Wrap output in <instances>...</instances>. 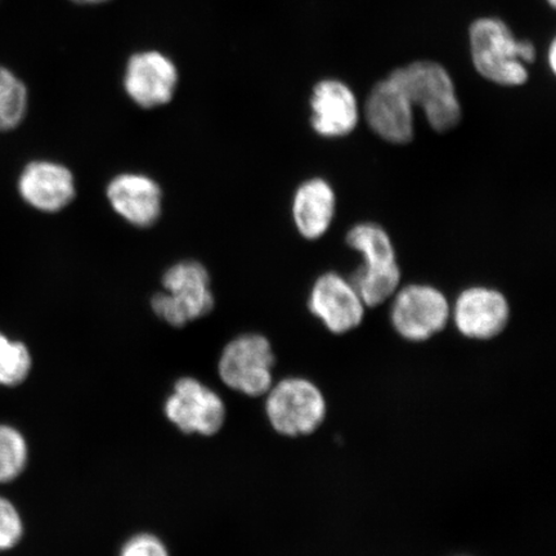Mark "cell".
Wrapping results in <instances>:
<instances>
[{"label": "cell", "instance_id": "cell-20", "mask_svg": "<svg viewBox=\"0 0 556 556\" xmlns=\"http://www.w3.org/2000/svg\"><path fill=\"white\" fill-rule=\"evenodd\" d=\"M24 534V523L16 506L0 497V552L15 547Z\"/></svg>", "mask_w": 556, "mask_h": 556}, {"label": "cell", "instance_id": "cell-21", "mask_svg": "<svg viewBox=\"0 0 556 556\" xmlns=\"http://www.w3.org/2000/svg\"><path fill=\"white\" fill-rule=\"evenodd\" d=\"M119 556H170L162 539L152 533H138L122 546Z\"/></svg>", "mask_w": 556, "mask_h": 556}, {"label": "cell", "instance_id": "cell-12", "mask_svg": "<svg viewBox=\"0 0 556 556\" xmlns=\"http://www.w3.org/2000/svg\"><path fill=\"white\" fill-rule=\"evenodd\" d=\"M451 316L465 338L490 340L498 337L509 324L510 305L495 289L469 288L458 295Z\"/></svg>", "mask_w": 556, "mask_h": 556}, {"label": "cell", "instance_id": "cell-1", "mask_svg": "<svg viewBox=\"0 0 556 556\" xmlns=\"http://www.w3.org/2000/svg\"><path fill=\"white\" fill-rule=\"evenodd\" d=\"M469 48L472 66L493 85L525 86L536 60V46L531 40L518 39L504 20L479 17L469 26Z\"/></svg>", "mask_w": 556, "mask_h": 556}, {"label": "cell", "instance_id": "cell-14", "mask_svg": "<svg viewBox=\"0 0 556 556\" xmlns=\"http://www.w3.org/2000/svg\"><path fill=\"white\" fill-rule=\"evenodd\" d=\"M311 125L318 136H350L359 121V106L352 88L339 79H323L313 87Z\"/></svg>", "mask_w": 556, "mask_h": 556}, {"label": "cell", "instance_id": "cell-19", "mask_svg": "<svg viewBox=\"0 0 556 556\" xmlns=\"http://www.w3.org/2000/svg\"><path fill=\"white\" fill-rule=\"evenodd\" d=\"M29 448L23 434L10 426H0V483L15 481L24 471Z\"/></svg>", "mask_w": 556, "mask_h": 556}, {"label": "cell", "instance_id": "cell-10", "mask_svg": "<svg viewBox=\"0 0 556 556\" xmlns=\"http://www.w3.org/2000/svg\"><path fill=\"white\" fill-rule=\"evenodd\" d=\"M308 308L336 336L357 329L366 305L351 281L336 273L319 276L313 285Z\"/></svg>", "mask_w": 556, "mask_h": 556}, {"label": "cell", "instance_id": "cell-17", "mask_svg": "<svg viewBox=\"0 0 556 556\" xmlns=\"http://www.w3.org/2000/svg\"><path fill=\"white\" fill-rule=\"evenodd\" d=\"M29 108V92L11 70L0 66V131L20 127Z\"/></svg>", "mask_w": 556, "mask_h": 556}, {"label": "cell", "instance_id": "cell-2", "mask_svg": "<svg viewBox=\"0 0 556 556\" xmlns=\"http://www.w3.org/2000/svg\"><path fill=\"white\" fill-rule=\"evenodd\" d=\"M434 130L447 131L462 122L463 109L447 68L432 60H417L388 74Z\"/></svg>", "mask_w": 556, "mask_h": 556}, {"label": "cell", "instance_id": "cell-7", "mask_svg": "<svg viewBox=\"0 0 556 556\" xmlns=\"http://www.w3.org/2000/svg\"><path fill=\"white\" fill-rule=\"evenodd\" d=\"M164 414L185 434L212 437L224 428L227 408L220 395L197 378H180L164 405Z\"/></svg>", "mask_w": 556, "mask_h": 556}, {"label": "cell", "instance_id": "cell-11", "mask_svg": "<svg viewBox=\"0 0 556 556\" xmlns=\"http://www.w3.org/2000/svg\"><path fill=\"white\" fill-rule=\"evenodd\" d=\"M17 189L25 203L41 213H60L76 198L72 169L52 160H35L20 174Z\"/></svg>", "mask_w": 556, "mask_h": 556}, {"label": "cell", "instance_id": "cell-15", "mask_svg": "<svg viewBox=\"0 0 556 556\" xmlns=\"http://www.w3.org/2000/svg\"><path fill=\"white\" fill-rule=\"evenodd\" d=\"M337 198L323 178L305 180L293 199V219L298 232L307 240H318L329 231L336 217Z\"/></svg>", "mask_w": 556, "mask_h": 556}, {"label": "cell", "instance_id": "cell-24", "mask_svg": "<svg viewBox=\"0 0 556 556\" xmlns=\"http://www.w3.org/2000/svg\"><path fill=\"white\" fill-rule=\"evenodd\" d=\"M546 3L552 7V9H555L556 7V0H546Z\"/></svg>", "mask_w": 556, "mask_h": 556}, {"label": "cell", "instance_id": "cell-22", "mask_svg": "<svg viewBox=\"0 0 556 556\" xmlns=\"http://www.w3.org/2000/svg\"><path fill=\"white\" fill-rule=\"evenodd\" d=\"M547 64L551 67L552 73L556 72V40L553 39L551 46H548L547 50Z\"/></svg>", "mask_w": 556, "mask_h": 556}, {"label": "cell", "instance_id": "cell-16", "mask_svg": "<svg viewBox=\"0 0 556 556\" xmlns=\"http://www.w3.org/2000/svg\"><path fill=\"white\" fill-rule=\"evenodd\" d=\"M346 243L363 255L365 273L380 274L401 269L393 242L386 229L375 224H359L350 229Z\"/></svg>", "mask_w": 556, "mask_h": 556}, {"label": "cell", "instance_id": "cell-18", "mask_svg": "<svg viewBox=\"0 0 556 556\" xmlns=\"http://www.w3.org/2000/svg\"><path fill=\"white\" fill-rule=\"evenodd\" d=\"M33 358L29 348L0 333V386L16 387L29 377Z\"/></svg>", "mask_w": 556, "mask_h": 556}, {"label": "cell", "instance_id": "cell-5", "mask_svg": "<svg viewBox=\"0 0 556 556\" xmlns=\"http://www.w3.org/2000/svg\"><path fill=\"white\" fill-rule=\"evenodd\" d=\"M273 344L261 333H241L228 342L218 361L224 384L248 397H263L274 386Z\"/></svg>", "mask_w": 556, "mask_h": 556}, {"label": "cell", "instance_id": "cell-13", "mask_svg": "<svg viewBox=\"0 0 556 556\" xmlns=\"http://www.w3.org/2000/svg\"><path fill=\"white\" fill-rule=\"evenodd\" d=\"M365 117L375 135L393 144H406L415 135L414 106L387 76L375 85L365 102Z\"/></svg>", "mask_w": 556, "mask_h": 556}, {"label": "cell", "instance_id": "cell-3", "mask_svg": "<svg viewBox=\"0 0 556 556\" xmlns=\"http://www.w3.org/2000/svg\"><path fill=\"white\" fill-rule=\"evenodd\" d=\"M162 287L163 290L151 298V309L172 328H185L206 317L215 307L212 277L198 261L174 263L165 270Z\"/></svg>", "mask_w": 556, "mask_h": 556}, {"label": "cell", "instance_id": "cell-23", "mask_svg": "<svg viewBox=\"0 0 556 556\" xmlns=\"http://www.w3.org/2000/svg\"><path fill=\"white\" fill-rule=\"evenodd\" d=\"M72 2L79 3V4L94 5V4H102V3L110 2V0H72Z\"/></svg>", "mask_w": 556, "mask_h": 556}, {"label": "cell", "instance_id": "cell-8", "mask_svg": "<svg viewBox=\"0 0 556 556\" xmlns=\"http://www.w3.org/2000/svg\"><path fill=\"white\" fill-rule=\"evenodd\" d=\"M178 81V68L168 55L146 51L129 59L123 86L131 102L141 109L152 110L172 102Z\"/></svg>", "mask_w": 556, "mask_h": 556}, {"label": "cell", "instance_id": "cell-4", "mask_svg": "<svg viewBox=\"0 0 556 556\" xmlns=\"http://www.w3.org/2000/svg\"><path fill=\"white\" fill-rule=\"evenodd\" d=\"M266 415L275 432L289 438L315 433L328 415V402L315 382L287 378L266 394Z\"/></svg>", "mask_w": 556, "mask_h": 556}, {"label": "cell", "instance_id": "cell-9", "mask_svg": "<svg viewBox=\"0 0 556 556\" xmlns=\"http://www.w3.org/2000/svg\"><path fill=\"white\" fill-rule=\"evenodd\" d=\"M106 199L114 213L131 227L150 228L162 218L164 192L148 174H116L106 186Z\"/></svg>", "mask_w": 556, "mask_h": 556}, {"label": "cell", "instance_id": "cell-6", "mask_svg": "<svg viewBox=\"0 0 556 556\" xmlns=\"http://www.w3.org/2000/svg\"><path fill=\"white\" fill-rule=\"evenodd\" d=\"M393 296L392 325L403 339L426 342L446 329L452 309L442 291L415 283L399 289Z\"/></svg>", "mask_w": 556, "mask_h": 556}]
</instances>
